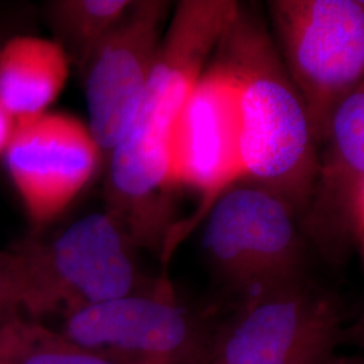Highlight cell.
Instances as JSON below:
<instances>
[{"label": "cell", "instance_id": "cell-1", "mask_svg": "<svg viewBox=\"0 0 364 364\" xmlns=\"http://www.w3.org/2000/svg\"><path fill=\"white\" fill-rule=\"evenodd\" d=\"M156 287L139 272L132 245L115 218L92 213L50 239L31 232L0 248V326L15 317L65 318Z\"/></svg>", "mask_w": 364, "mask_h": 364}, {"label": "cell", "instance_id": "cell-2", "mask_svg": "<svg viewBox=\"0 0 364 364\" xmlns=\"http://www.w3.org/2000/svg\"><path fill=\"white\" fill-rule=\"evenodd\" d=\"M234 75L245 178L305 210L317 173V141L305 105L266 30L239 13L215 52Z\"/></svg>", "mask_w": 364, "mask_h": 364}, {"label": "cell", "instance_id": "cell-3", "mask_svg": "<svg viewBox=\"0 0 364 364\" xmlns=\"http://www.w3.org/2000/svg\"><path fill=\"white\" fill-rule=\"evenodd\" d=\"M269 9L320 144L335 108L364 81L363 0H275Z\"/></svg>", "mask_w": 364, "mask_h": 364}, {"label": "cell", "instance_id": "cell-4", "mask_svg": "<svg viewBox=\"0 0 364 364\" xmlns=\"http://www.w3.org/2000/svg\"><path fill=\"white\" fill-rule=\"evenodd\" d=\"M338 299L305 277L235 302L209 364H326L343 338Z\"/></svg>", "mask_w": 364, "mask_h": 364}, {"label": "cell", "instance_id": "cell-5", "mask_svg": "<svg viewBox=\"0 0 364 364\" xmlns=\"http://www.w3.org/2000/svg\"><path fill=\"white\" fill-rule=\"evenodd\" d=\"M296 215L285 198L252 182L213 203L203 247L235 302L304 277Z\"/></svg>", "mask_w": 364, "mask_h": 364}, {"label": "cell", "instance_id": "cell-6", "mask_svg": "<svg viewBox=\"0 0 364 364\" xmlns=\"http://www.w3.org/2000/svg\"><path fill=\"white\" fill-rule=\"evenodd\" d=\"M215 324L182 306L159 279L151 291L72 313L61 332L119 364H209Z\"/></svg>", "mask_w": 364, "mask_h": 364}, {"label": "cell", "instance_id": "cell-7", "mask_svg": "<svg viewBox=\"0 0 364 364\" xmlns=\"http://www.w3.org/2000/svg\"><path fill=\"white\" fill-rule=\"evenodd\" d=\"M239 10L231 0H185L176 7L136 119L119 146L147 162L170 165L176 122Z\"/></svg>", "mask_w": 364, "mask_h": 364}, {"label": "cell", "instance_id": "cell-8", "mask_svg": "<svg viewBox=\"0 0 364 364\" xmlns=\"http://www.w3.org/2000/svg\"><path fill=\"white\" fill-rule=\"evenodd\" d=\"M99 151L91 131L76 117L45 112L16 120L3 158L33 234L64 213L91 181Z\"/></svg>", "mask_w": 364, "mask_h": 364}, {"label": "cell", "instance_id": "cell-9", "mask_svg": "<svg viewBox=\"0 0 364 364\" xmlns=\"http://www.w3.org/2000/svg\"><path fill=\"white\" fill-rule=\"evenodd\" d=\"M168 11V1H134L84 69L88 129L100 149L112 151L136 119Z\"/></svg>", "mask_w": 364, "mask_h": 364}, {"label": "cell", "instance_id": "cell-10", "mask_svg": "<svg viewBox=\"0 0 364 364\" xmlns=\"http://www.w3.org/2000/svg\"><path fill=\"white\" fill-rule=\"evenodd\" d=\"M176 122L170 138V185H183L213 203L243 176L237 85L213 57Z\"/></svg>", "mask_w": 364, "mask_h": 364}, {"label": "cell", "instance_id": "cell-11", "mask_svg": "<svg viewBox=\"0 0 364 364\" xmlns=\"http://www.w3.org/2000/svg\"><path fill=\"white\" fill-rule=\"evenodd\" d=\"M326 151L305 212V228L318 250L338 259L353 236V208L364 188V81L346 96L326 124Z\"/></svg>", "mask_w": 364, "mask_h": 364}, {"label": "cell", "instance_id": "cell-12", "mask_svg": "<svg viewBox=\"0 0 364 364\" xmlns=\"http://www.w3.org/2000/svg\"><path fill=\"white\" fill-rule=\"evenodd\" d=\"M68 73L58 42L9 36L0 45V103L16 120L42 115L63 91Z\"/></svg>", "mask_w": 364, "mask_h": 364}, {"label": "cell", "instance_id": "cell-13", "mask_svg": "<svg viewBox=\"0 0 364 364\" xmlns=\"http://www.w3.org/2000/svg\"><path fill=\"white\" fill-rule=\"evenodd\" d=\"M0 358L4 364H119L43 321L23 317L0 326Z\"/></svg>", "mask_w": 364, "mask_h": 364}, {"label": "cell", "instance_id": "cell-14", "mask_svg": "<svg viewBox=\"0 0 364 364\" xmlns=\"http://www.w3.org/2000/svg\"><path fill=\"white\" fill-rule=\"evenodd\" d=\"M129 0H57L48 18L55 34L72 50L82 70L102 41L130 10Z\"/></svg>", "mask_w": 364, "mask_h": 364}, {"label": "cell", "instance_id": "cell-15", "mask_svg": "<svg viewBox=\"0 0 364 364\" xmlns=\"http://www.w3.org/2000/svg\"><path fill=\"white\" fill-rule=\"evenodd\" d=\"M16 127V119L0 103V156H4L9 144L13 139Z\"/></svg>", "mask_w": 364, "mask_h": 364}, {"label": "cell", "instance_id": "cell-16", "mask_svg": "<svg viewBox=\"0 0 364 364\" xmlns=\"http://www.w3.org/2000/svg\"><path fill=\"white\" fill-rule=\"evenodd\" d=\"M353 234L360 243L364 257V188L359 192L353 208Z\"/></svg>", "mask_w": 364, "mask_h": 364}, {"label": "cell", "instance_id": "cell-17", "mask_svg": "<svg viewBox=\"0 0 364 364\" xmlns=\"http://www.w3.org/2000/svg\"><path fill=\"white\" fill-rule=\"evenodd\" d=\"M348 335L351 336L352 340L356 344L364 347V311L362 313V316L359 317L358 323L348 331Z\"/></svg>", "mask_w": 364, "mask_h": 364}, {"label": "cell", "instance_id": "cell-18", "mask_svg": "<svg viewBox=\"0 0 364 364\" xmlns=\"http://www.w3.org/2000/svg\"><path fill=\"white\" fill-rule=\"evenodd\" d=\"M326 364H363V362H359L356 359H348V358H336L333 356L331 360H328Z\"/></svg>", "mask_w": 364, "mask_h": 364}, {"label": "cell", "instance_id": "cell-19", "mask_svg": "<svg viewBox=\"0 0 364 364\" xmlns=\"http://www.w3.org/2000/svg\"><path fill=\"white\" fill-rule=\"evenodd\" d=\"M0 364H4V362H3V360H1V358H0Z\"/></svg>", "mask_w": 364, "mask_h": 364}, {"label": "cell", "instance_id": "cell-20", "mask_svg": "<svg viewBox=\"0 0 364 364\" xmlns=\"http://www.w3.org/2000/svg\"><path fill=\"white\" fill-rule=\"evenodd\" d=\"M3 41H4V39H3ZM3 41H0V45H1V42H3Z\"/></svg>", "mask_w": 364, "mask_h": 364}, {"label": "cell", "instance_id": "cell-21", "mask_svg": "<svg viewBox=\"0 0 364 364\" xmlns=\"http://www.w3.org/2000/svg\"><path fill=\"white\" fill-rule=\"evenodd\" d=\"M363 3H364V0H363Z\"/></svg>", "mask_w": 364, "mask_h": 364}, {"label": "cell", "instance_id": "cell-22", "mask_svg": "<svg viewBox=\"0 0 364 364\" xmlns=\"http://www.w3.org/2000/svg\"><path fill=\"white\" fill-rule=\"evenodd\" d=\"M364 364V363H363Z\"/></svg>", "mask_w": 364, "mask_h": 364}]
</instances>
